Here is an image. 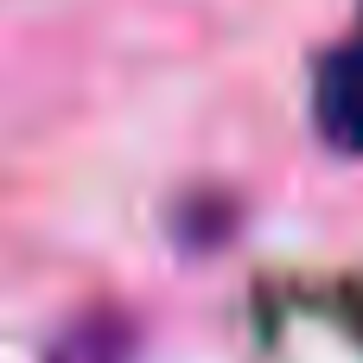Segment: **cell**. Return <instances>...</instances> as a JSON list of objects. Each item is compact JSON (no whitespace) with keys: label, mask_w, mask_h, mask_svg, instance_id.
I'll return each instance as SVG.
<instances>
[{"label":"cell","mask_w":363,"mask_h":363,"mask_svg":"<svg viewBox=\"0 0 363 363\" xmlns=\"http://www.w3.org/2000/svg\"><path fill=\"white\" fill-rule=\"evenodd\" d=\"M313 108H319V134L338 153H363V45H345L319 64Z\"/></svg>","instance_id":"cell-1"}]
</instances>
